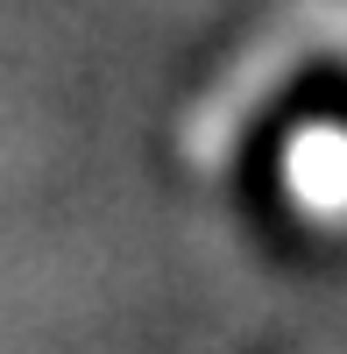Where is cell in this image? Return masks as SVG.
<instances>
[{
  "mask_svg": "<svg viewBox=\"0 0 347 354\" xmlns=\"http://www.w3.org/2000/svg\"><path fill=\"white\" fill-rule=\"evenodd\" d=\"M326 36H333V0H283V8L220 64V78L198 93V106L185 113V163L191 170H227L234 149H241V135L255 128V113H263L305 64H319Z\"/></svg>",
  "mask_w": 347,
  "mask_h": 354,
  "instance_id": "1",
  "label": "cell"
},
{
  "mask_svg": "<svg viewBox=\"0 0 347 354\" xmlns=\"http://www.w3.org/2000/svg\"><path fill=\"white\" fill-rule=\"evenodd\" d=\"M283 192L312 227H347V128L305 121L283 142Z\"/></svg>",
  "mask_w": 347,
  "mask_h": 354,
  "instance_id": "2",
  "label": "cell"
},
{
  "mask_svg": "<svg viewBox=\"0 0 347 354\" xmlns=\"http://www.w3.org/2000/svg\"><path fill=\"white\" fill-rule=\"evenodd\" d=\"M326 50L347 57V0H333V36H326Z\"/></svg>",
  "mask_w": 347,
  "mask_h": 354,
  "instance_id": "3",
  "label": "cell"
}]
</instances>
